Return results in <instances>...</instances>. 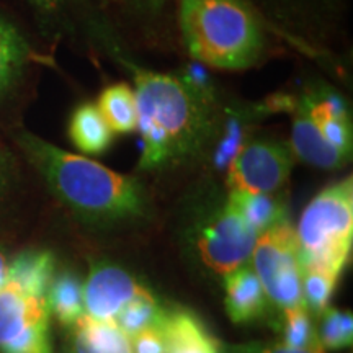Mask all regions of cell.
I'll return each instance as SVG.
<instances>
[{"mask_svg": "<svg viewBox=\"0 0 353 353\" xmlns=\"http://www.w3.org/2000/svg\"><path fill=\"white\" fill-rule=\"evenodd\" d=\"M226 307L234 322H249L267 309V294L250 268H237L226 275Z\"/></svg>", "mask_w": 353, "mask_h": 353, "instance_id": "obj_12", "label": "cell"}, {"mask_svg": "<svg viewBox=\"0 0 353 353\" xmlns=\"http://www.w3.org/2000/svg\"><path fill=\"white\" fill-rule=\"evenodd\" d=\"M314 121L321 134L332 144L337 151L350 157L352 154V120L348 114L347 103L334 90L304 92L298 100Z\"/></svg>", "mask_w": 353, "mask_h": 353, "instance_id": "obj_10", "label": "cell"}, {"mask_svg": "<svg viewBox=\"0 0 353 353\" xmlns=\"http://www.w3.org/2000/svg\"><path fill=\"white\" fill-rule=\"evenodd\" d=\"M291 151L306 164L325 170L341 169L350 159L327 143L299 101L294 105Z\"/></svg>", "mask_w": 353, "mask_h": 353, "instance_id": "obj_11", "label": "cell"}, {"mask_svg": "<svg viewBox=\"0 0 353 353\" xmlns=\"http://www.w3.org/2000/svg\"><path fill=\"white\" fill-rule=\"evenodd\" d=\"M51 314L65 327L76 324L79 317L85 314L83 311V294L79 280L70 273L52 278L46 293Z\"/></svg>", "mask_w": 353, "mask_h": 353, "instance_id": "obj_21", "label": "cell"}, {"mask_svg": "<svg viewBox=\"0 0 353 353\" xmlns=\"http://www.w3.org/2000/svg\"><path fill=\"white\" fill-rule=\"evenodd\" d=\"M32 57V50L19 30L0 15V100L15 87Z\"/></svg>", "mask_w": 353, "mask_h": 353, "instance_id": "obj_15", "label": "cell"}, {"mask_svg": "<svg viewBox=\"0 0 353 353\" xmlns=\"http://www.w3.org/2000/svg\"><path fill=\"white\" fill-rule=\"evenodd\" d=\"M228 203L249 223V226L259 236L286 221L285 206L267 193L231 192Z\"/></svg>", "mask_w": 353, "mask_h": 353, "instance_id": "obj_19", "label": "cell"}, {"mask_svg": "<svg viewBox=\"0 0 353 353\" xmlns=\"http://www.w3.org/2000/svg\"><path fill=\"white\" fill-rule=\"evenodd\" d=\"M74 353H131V342L114 324L83 314L70 325Z\"/></svg>", "mask_w": 353, "mask_h": 353, "instance_id": "obj_13", "label": "cell"}, {"mask_svg": "<svg viewBox=\"0 0 353 353\" xmlns=\"http://www.w3.org/2000/svg\"><path fill=\"white\" fill-rule=\"evenodd\" d=\"M54 278V259L44 250H25L8 265L7 281L33 294L46 296Z\"/></svg>", "mask_w": 353, "mask_h": 353, "instance_id": "obj_17", "label": "cell"}, {"mask_svg": "<svg viewBox=\"0 0 353 353\" xmlns=\"http://www.w3.org/2000/svg\"><path fill=\"white\" fill-rule=\"evenodd\" d=\"M296 239L303 270L321 268L341 275L353 239L352 176L324 188L309 201Z\"/></svg>", "mask_w": 353, "mask_h": 353, "instance_id": "obj_4", "label": "cell"}, {"mask_svg": "<svg viewBox=\"0 0 353 353\" xmlns=\"http://www.w3.org/2000/svg\"><path fill=\"white\" fill-rule=\"evenodd\" d=\"M34 12L48 20L63 19L65 13L76 8L85 0H25Z\"/></svg>", "mask_w": 353, "mask_h": 353, "instance_id": "obj_26", "label": "cell"}, {"mask_svg": "<svg viewBox=\"0 0 353 353\" xmlns=\"http://www.w3.org/2000/svg\"><path fill=\"white\" fill-rule=\"evenodd\" d=\"M50 304L7 281L0 290V353H52Z\"/></svg>", "mask_w": 353, "mask_h": 353, "instance_id": "obj_6", "label": "cell"}, {"mask_svg": "<svg viewBox=\"0 0 353 353\" xmlns=\"http://www.w3.org/2000/svg\"><path fill=\"white\" fill-rule=\"evenodd\" d=\"M97 107L113 132L130 134L138 130V100L130 83L108 85L100 94Z\"/></svg>", "mask_w": 353, "mask_h": 353, "instance_id": "obj_16", "label": "cell"}, {"mask_svg": "<svg viewBox=\"0 0 353 353\" xmlns=\"http://www.w3.org/2000/svg\"><path fill=\"white\" fill-rule=\"evenodd\" d=\"M283 343L291 348L324 353L319 334L306 307L286 309L283 321Z\"/></svg>", "mask_w": 353, "mask_h": 353, "instance_id": "obj_22", "label": "cell"}, {"mask_svg": "<svg viewBox=\"0 0 353 353\" xmlns=\"http://www.w3.org/2000/svg\"><path fill=\"white\" fill-rule=\"evenodd\" d=\"M113 134L97 103L85 101L70 114L69 138L83 154L99 156L105 152L113 143Z\"/></svg>", "mask_w": 353, "mask_h": 353, "instance_id": "obj_14", "label": "cell"}, {"mask_svg": "<svg viewBox=\"0 0 353 353\" xmlns=\"http://www.w3.org/2000/svg\"><path fill=\"white\" fill-rule=\"evenodd\" d=\"M131 353H169L165 330L148 329L130 339Z\"/></svg>", "mask_w": 353, "mask_h": 353, "instance_id": "obj_25", "label": "cell"}, {"mask_svg": "<svg viewBox=\"0 0 353 353\" xmlns=\"http://www.w3.org/2000/svg\"><path fill=\"white\" fill-rule=\"evenodd\" d=\"M17 143L52 195L82 219L117 223L141 218L148 210V196L134 176L64 151L30 131L17 132Z\"/></svg>", "mask_w": 353, "mask_h": 353, "instance_id": "obj_2", "label": "cell"}, {"mask_svg": "<svg viewBox=\"0 0 353 353\" xmlns=\"http://www.w3.org/2000/svg\"><path fill=\"white\" fill-rule=\"evenodd\" d=\"M169 316L161 307L149 291L131 299L114 317L113 324L126 335L128 339L148 329H165Z\"/></svg>", "mask_w": 353, "mask_h": 353, "instance_id": "obj_20", "label": "cell"}, {"mask_svg": "<svg viewBox=\"0 0 353 353\" xmlns=\"http://www.w3.org/2000/svg\"><path fill=\"white\" fill-rule=\"evenodd\" d=\"M293 169V151L276 141H255L241 145L229 161L231 192L270 193L281 188Z\"/></svg>", "mask_w": 353, "mask_h": 353, "instance_id": "obj_7", "label": "cell"}, {"mask_svg": "<svg viewBox=\"0 0 353 353\" xmlns=\"http://www.w3.org/2000/svg\"><path fill=\"white\" fill-rule=\"evenodd\" d=\"M7 273H8V263L6 255L0 250V290L7 283Z\"/></svg>", "mask_w": 353, "mask_h": 353, "instance_id": "obj_29", "label": "cell"}, {"mask_svg": "<svg viewBox=\"0 0 353 353\" xmlns=\"http://www.w3.org/2000/svg\"><path fill=\"white\" fill-rule=\"evenodd\" d=\"M138 281L125 270L112 265H99L92 268L90 275L82 288L83 311L92 319L113 324L118 312L131 299L145 293Z\"/></svg>", "mask_w": 353, "mask_h": 353, "instance_id": "obj_9", "label": "cell"}, {"mask_svg": "<svg viewBox=\"0 0 353 353\" xmlns=\"http://www.w3.org/2000/svg\"><path fill=\"white\" fill-rule=\"evenodd\" d=\"M13 176H15V165L10 152L0 148V205L6 200L10 192Z\"/></svg>", "mask_w": 353, "mask_h": 353, "instance_id": "obj_28", "label": "cell"}, {"mask_svg": "<svg viewBox=\"0 0 353 353\" xmlns=\"http://www.w3.org/2000/svg\"><path fill=\"white\" fill-rule=\"evenodd\" d=\"M169 353H219L201 322L190 312H174L165 325Z\"/></svg>", "mask_w": 353, "mask_h": 353, "instance_id": "obj_18", "label": "cell"}, {"mask_svg": "<svg viewBox=\"0 0 353 353\" xmlns=\"http://www.w3.org/2000/svg\"><path fill=\"white\" fill-rule=\"evenodd\" d=\"M138 100L143 143L139 170H159L196 157L216 131L218 112L208 88L187 77L128 63Z\"/></svg>", "mask_w": 353, "mask_h": 353, "instance_id": "obj_1", "label": "cell"}, {"mask_svg": "<svg viewBox=\"0 0 353 353\" xmlns=\"http://www.w3.org/2000/svg\"><path fill=\"white\" fill-rule=\"evenodd\" d=\"M179 21L188 54L210 68L247 69L263 52L262 26L241 0H180Z\"/></svg>", "mask_w": 353, "mask_h": 353, "instance_id": "obj_3", "label": "cell"}, {"mask_svg": "<svg viewBox=\"0 0 353 353\" xmlns=\"http://www.w3.org/2000/svg\"><path fill=\"white\" fill-rule=\"evenodd\" d=\"M339 275L321 268L303 270V299L307 311L322 314L327 309Z\"/></svg>", "mask_w": 353, "mask_h": 353, "instance_id": "obj_23", "label": "cell"}, {"mask_svg": "<svg viewBox=\"0 0 353 353\" xmlns=\"http://www.w3.org/2000/svg\"><path fill=\"white\" fill-rule=\"evenodd\" d=\"M254 267L268 298L283 311L306 307L296 231L288 221L260 234L254 247Z\"/></svg>", "mask_w": 353, "mask_h": 353, "instance_id": "obj_5", "label": "cell"}, {"mask_svg": "<svg viewBox=\"0 0 353 353\" xmlns=\"http://www.w3.org/2000/svg\"><path fill=\"white\" fill-rule=\"evenodd\" d=\"M319 339L324 348L337 350L352 345L353 319L350 312H341L337 309H325L322 312Z\"/></svg>", "mask_w": 353, "mask_h": 353, "instance_id": "obj_24", "label": "cell"}, {"mask_svg": "<svg viewBox=\"0 0 353 353\" xmlns=\"http://www.w3.org/2000/svg\"><path fill=\"white\" fill-rule=\"evenodd\" d=\"M228 353H312L306 350L291 348L285 343H245V345H229Z\"/></svg>", "mask_w": 353, "mask_h": 353, "instance_id": "obj_27", "label": "cell"}, {"mask_svg": "<svg viewBox=\"0 0 353 353\" xmlns=\"http://www.w3.org/2000/svg\"><path fill=\"white\" fill-rule=\"evenodd\" d=\"M257 239L259 234L226 201L224 208L203 229L198 249L211 270L229 275L249 260Z\"/></svg>", "mask_w": 353, "mask_h": 353, "instance_id": "obj_8", "label": "cell"}]
</instances>
